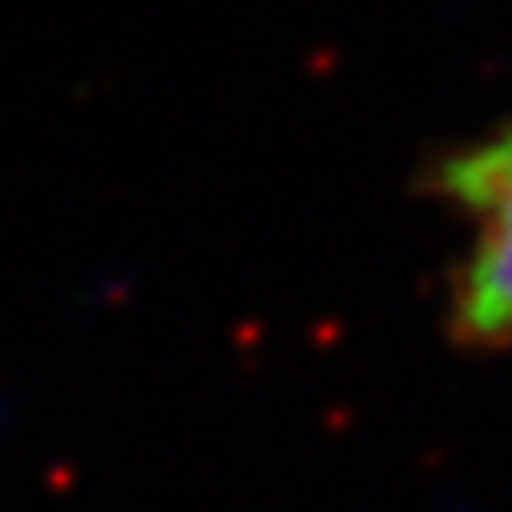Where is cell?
Returning a JSON list of instances; mask_svg holds the SVG:
<instances>
[{
  "instance_id": "1",
  "label": "cell",
  "mask_w": 512,
  "mask_h": 512,
  "mask_svg": "<svg viewBox=\"0 0 512 512\" xmlns=\"http://www.w3.org/2000/svg\"><path fill=\"white\" fill-rule=\"evenodd\" d=\"M436 180L474 227L453 286V333L487 350L512 346V133L444 158Z\"/></svg>"
}]
</instances>
